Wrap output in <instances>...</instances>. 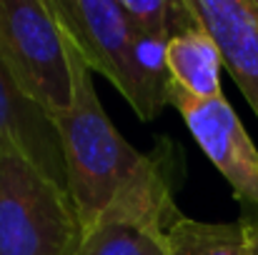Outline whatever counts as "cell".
Masks as SVG:
<instances>
[{
    "label": "cell",
    "instance_id": "277c9868",
    "mask_svg": "<svg viewBox=\"0 0 258 255\" xmlns=\"http://www.w3.org/2000/svg\"><path fill=\"white\" fill-rule=\"evenodd\" d=\"M168 138L146 155L113 205L83 230L73 255H166V230L180 215L173 203Z\"/></svg>",
    "mask_w": 258,
    "mask_h": 255
},
{
    "label": "cell",
    "instance_id": "8992f818",
    "mask_svg": "<svg viewBox=\"0 0 258 255\" xmlns=\"http://www.w3.org/2000/svg\"><path fill=\"white\" fill-rule=\"evenodd\" d=\"M168 105L180 113L193 140L228 180L243 210H258V150L231 103L223 95L211 100L190 98L171 80Z\"/></svg>",
    "mask_w": 258,
    "mask_h": 255
},
{
    "label": "cell",
    "instance_id": "6da1fadb",
    "mask_svg": "<svg viewBox=\"0 0 258 255\" xmlns=\"http://www.w3.org/2000/svg\"><path fill=\"white\" fill-rule=\"evenodd\" d=\"M68 55L73 65L76 95L73 105L53 120L63 145L68 193L86 230L113 205L125 183L143 168L148 153L136 150L115 130L98 100L90 78L93 70L86 65L83 55L78 53L71 38Z\"/></svg>",
    "mask_w": 258,
    "mask_h": 255
},
{
    "label": "cell",
    "instance_id": "ba28073f",
    "mask_svg": "<svg viewBox=\"0 0 258 255\" xmlns=\"http://www.w3.org/2000/svg\"><path fill=\"white\" fill-rule=\"evenodd\" d=\"M0 148H18L55 183L68 188L66 158L55 120L33 103L0 55Z\"/></svg>",
    "mask_w": 258,
    "mask_h": 255
},
{
    "label": "cell",
    "instance_id": "9c48e42d",
    "mask_svg": "<svg viewBox=\"0 0 258 255\" xmlns=\"http://www.w3.org/2000/svg\"><path fill=\"white\" fill-rule=\"evenodd\" d=\"M166 63L175 88L198 100H211L223 95L221 68L223 55L213 35L201 25L196 13L175 30L166 48Z\"/></svg>",
    "mask_w": 258,
    "mask_h": 255
},
{
    "label": "cell",
    "instance_id": "3957f363",
    "mask_svg": "<svg viewBox=\"0 0 258 255\" xmlns=\"http://www.w3.org/2000/svg\"><path fill=\"white\" fill-rule=\"evenodd\" d=\"M0 55L23 93L50 118L73 105L68 35L50 0H0Z\"/></svg>",
    "mask_w": 258,
    "mask_h": 255
},
{
    "label": "cell",
    "instance_id": "8fae6325",
    "mask_svg": "<svg viewBox=\"0 0 258 255\" xmlns=\"http://www.w3.org/2000/svg\"><path fill=\"white\" fill-rule=\"evenodd\" d=\"M241 223H243V228H246L248 255H258V210H243Z\"/></svg>",
    "mask_w": 258,
    "mask_h": 255
},
{
    "label": "cell",
    "instance_id": "52a82bcc",
    "mask_svg": "<svg viewBox=\"0 0 258 255\" xmlns=\"http://www.w3.org/2000/svg\"><path fill=\"white\" fill-rule=\"evenodd\" d=\"M201 25L221 48L223 68L258 118V3L256 0H188Z\"/></svg>",
    "mask_w": 258,
    "mask_h": 255
},
{
    "label": "cell",
    "instance_id": "7a4b0ae2",
    "mask_svg": "<svg viewBox=\"0 0 258 255\" xmlns=\"http://www.w3.org/2000/svg\"><path fill=\"white\" fill-rule=\"evenodd\" d=\"M81 238L68 188L18 148H0V255H73Z\"/></svg>",
    "mask_w": 258,
    "mask_h": 255
},
{
    "label": "cell",
    "instance_id": "5b68a950",
    "mask_svg": "<svg viewBox=\"0 0 258 255\" xmlns=\"http://www.w3.org/2000/svg\"><path fill=\"white\" fill-rule=\"evenodd\" d=\"M50 8L76 43L90 70L105 75L120 95L138 108L141 78L136 58V28L120 0H50Z\"/></svg>",
    "mask_w": 258,
    "mask_h": 255
},
{
    "label": "cell",
    "instance_id": "30bf717a",
    "mask_svg": "<svg viewBox=\"0 0 258 255\" xmlns=\"http://www.w3.org/2000/svg\"><path fill=\"white\" fill-rule=\"evenodd\" d=\"M166 255H248L246 228L178 215L166 230Z\"/></svg>",
    "mask_w": 258,
    "mask_h": 255
}]
</instances>
